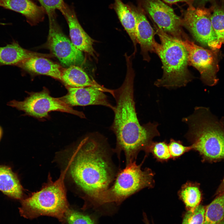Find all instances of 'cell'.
Instances as JSON below:
<instances>
[{"instance_id": "25", "label": "cell", "mask_w": 224, "mask_h": 224, "mask_svg": "<svg viewBox=\"0 0 224 224\" xmlns=\"http://www.w3.org/2000/svg\"><path fill=\"white\" fill-rule=\"evenodd\" d=\"M205 211L204 207L199 205L194 209L189 210L182 224H204Z\"/></svg>"}, {"instance_id": "24", "label": "cell", "mask_w": 224, "mask_h": 224, "mask_svg": "<svg viewBox=\"0 0 224 224\" xmlns=\"http://www.w3.org/2000/svg\"><path fill=\"white\" fill-rule=\"evenodd\" d=\"M149 152L160 161H167L171 158L168 144L165 142H153L148 148L147 153Z\"/></svg>"}, {"instance_id": "21", "label": "cell", "mask_w": 224, "mask_h": 224, "mask_svg": "<svg viewBox=\"0 0 224 224\" xmlns=\"http://www.w3.org/2000/svg\"><path fill=\"white\" fill-rule=\"evenodd\" d=\"M224 218V194L218 195L205 209L204 224H220Z\"/></svg>"}, {"instance_id": "36", "label": "cell", "mask_w": 224, "mask_h": 224, "mask_svg": "<svg viewBox=\"0 0 224 224\" xmlns=\"http://www.w3.org/2000/svg\"><path fill=\"white\" fill-rule=\"evenodd\" d=\"M223 43H224V42H223Z\"/></svg>"}, {"instance_id": "34", "label": "cell", "mask_w": 224, "mask_h": 224, "mask_svg": "<svg viewBox=\"0 0 224 224\" xmlns=\"http://www.w3.org/2000/svg\"><path fill=\"white\" fill-rule=\"evenodd\" d=\"M2 132L1 129V128H0V138H1V135H2Z\"/></svg>"}, {"instance_id": "5", "label": "cell", "mask_w": 224, "mask_h": 224, "mask_svg": "<svg viewBox=\"0 0 224 224\" xmlns=\"http://www.w3.org/2000/svg\"><path fill=\"white\" fill-rule=\"evenodd\" d=\"M155 27L156 33L161 41L156 53L161 61L163 71L162 77L157 80L154 85L168 89L185 86L192 79L188 68V54L185 48L179 40L157 26Z\"/></svg>"}, {"instance_id": "29", "label": "cell", "mask_w": 224, "mask_h": 224, "mask_svg": "<svg viewBox=\"0 0 224 224\" xmlns=\"http://www.w3.org/2000/svg\"><path fill=\"white\" fill-rule=\"evenodd\" d=\"M166 3L170 4H175L178 2H185L189 6L193 5L194 0H162Z\"/></svg>"}, {"instance_id": "16", "label": "cell", "mask_w": 224, "mask_h": 224, "mask_svg": "<svg viewBox=\"0 0 224 224\" xmlns=\"http://www.w3.org/2000/svg\"><path fill=\"white\" fill-rule=\"evenodd\" d=\"M17 66L32 73L46 75L62 80V67L46 57H32L21 62Z\"/></svg>"}, {"instance_id": "6", "label": "cell", "mask_w": 224, "mask_h": 224, "mask_svg": "<svg viewBox=\"0 0 224 224\" xmlns=\"http://www.w3.org/2000/svg\"><path fill=\"white\" fill-rule=\"evenodd\" d=\"M141 165L135 161L127 164L117 174L114 184L102 194L100 205L112 203L119 204L140 190L153 187V173L148 168L142 170Z\"/></svg>"}, {"instance_id": "9", "label": "cell", "mask_w": 224, "mask_h": 224, "mask_svg": "<svg viewBox=\"0 0 224 224\" xmlns=\"http://www.w3.org/2000/svg\"><path fill=\"white\" fill-rule=\"evenodd\" d=\"M183 26L201 44L214 50L218 49L216 36L212 27L210 9L203 7L189 6L182 12Z\"/></svg>"}, {"instance_id": "26", "label": "cell", "mask_w": 224, "mask_h": 224, "mask_svg": "<svg viewBox=\"0 0 224 224\" xmlns=\"http://www.w3.org/2000/svg\"><path fill=\"white\" fill-rule=\"evenodd\" d=\"M66 221L68 224H96L90 216L70 209L66 215Z\"/></svg>"}, {"instance_id": "11", "label": "cell", "mask_w": 224, "mask_h": 224, "mask_svg": "<svg viewBox=\"0 0 224 224\" xmlns=\"http://www.w3.org/2000/svg\"><path fill=\"white\" fill-rule=\"evenodd\" d=\"M179 40L187 51L188 64L198 71L203 82L210 86L216 85L218 66L214 52L196 45L187 37Z\"/></svg>"}, {"instance_id": "22", "label": "cell", "mask_w": 224, "mask_h": 224, "mask_svg": "<svg viewBox=\"0 0 224 224\" xmlns=\"http://www.w3.org/2000/svg\"><path fill=\"white\" fill-rule=\"evenodd\" d=\"M179 194L189 210L194 209L198 206L201 200V193L198 187L191 182L184 184Z\"/></svg>"}, {"instance_id": "35", "label": "cell", "mask_w": 224, "mask_h": 224, "mask_svg": "<svg viewBox=\"0 0 224 224\" xmlns=\"http://www.w3.org/2000/svg\"><path fill=\"white\" fill-rule=\"evenodd\" d=\"M220 224H224V220H223Z\"/></svg>"}, {"instance_id": "32", "label": "cell", "mask_w": 224, "mask_h": 224, "mask_svg": "<svg viewBox=\"0 0 224 224\" xmlns=\"http://www.w3.org/2000/svg\"><path fill=\"white\" fill-rule=\"evenodd\" d=\"M219 120L220 123L224 128V116L221 117Z\"/></svg>"}, {"instance_id": "4", "label": "cell", "mask_w": 224, "mask_h": 224, "mask_svg": "<svg viewBox=\"0 0 224 224\" xmlns=\"http://www.w3.org/2000/svg\"><path fill=\"white\" fill-rule=\"evenodd\" d=\"M66 172L64 169L55 181L52 180L49 175L48 182L39 191L21 199L19 208L20 215L27 219L48 216L55 217L62 222L66 221V215L70 209L64 182Z\"/></svg>"}, {"instance_id": "23", "label": "cell", "mask_w": 224, "mask_h": 224, "mask_svg": "<svg viewBox=\"0 0 224 224\" xmlns=\"http://www.w3.org/2000/svg\"><path fill=\"white\" fill-rule=\"evenodd\" d=\"M211 20L215 33L218 49L224 41V7L218 5L211 7Z\"/></svg>"}, {"instance_id": "12", "label": "cell", "mask_w": 224, "mask_h": 224, "mask_svg": "<svg viewBox=\"0 0 224 224\" xmlns=\"http://www.w3.org/2000/svg\"><path fill=\"white\" fill-rule=\"evenodd\" d=\"M67 87V93L59 98L70 107L101 105L109 107L113 111L114 109V106L110 103L104 93L106 92L111 95L113 90L94 86Z\"/></svg>"}, {"instance_id": "3", "label": "cell", "mask_w": 224, "mask_h": 224, "mask_svg": "<svg viewBox=\"0 0 224 224\" xmlns=\"http://www.w3.org/2000/svg\"><path fill=\"white\" fill-rule=\"evenodd\" d=\"M182 121L188 126L185 137L192 149L209 160L224 158V128L209 108L196 107Z\"/></svg>"}, {"instance_id": "30", "label": "cell", "mask_w": 224, "mask_h": 224, "mask_svg": "<svg viewBox=\"0 0 224 224\" xmlns=\"http://www.w3.org/2000/svg\"><path fill=\"white\" fill-rule=\"evenodd\" d=\"M224 194V178L217 191L218 195Z\"/></svg>"}, {"instance_id": "15", "label": "cell", "mask_w": 224, "mask_h": 224, "mask_svg": "<svg viewBox=\"0 0 224 224\" xmlns=\"http://www.w3.org/2000/svg\"><path fill=\"white\" fill-rule=\"evenodd\" d=\"M0 6L21 14L31 25L42 21L46 13L41 6L31 0H0Z\"/></svg>"}, {"instance_id": "13", "label": "cell", "mask_w": 224, "mask_h": 224, "mask_svg": "<svg viewBox=\"0 0 224 224\" xmlns=\"http://www.w3.org/2000/svg\"><path fill=\"white\" fill-rule=\"evenodd\" d=\"M128 4L136 18L135 35L137 43L140 45L143 59L149 61L150 60L149 53H156L159 45L155 39L156 32L142 9L131 3H128Z\"/></svg>"}, {"instance_id": "10", "label": "cell", "mask_w": 224, "mask_h": 224, "mask_svg": "<svg viewBox=\"0 0 224 224\" xmlns=\"http://www.w3.org/2000/svg\"><path fill=\"white\" fill-rule=\"evenodd\" d=\"M137 2L138 6L152 19L159 28L179 40L187 37L182 30L181 18L162 1L137 0Z\"/></svg>"}, {"instance_id": "20", "label": "cell", "mask_w": 224, "mask_h": 224, "mask_svg": "<svg viewBox=\"0 0 224 224\" xmlns=\"http://www.w3.org/2000/svg\"><path fill=\"white\" fill-rule=\"evenodd\" d=\"M112 7L125 30L132 40L136 50L138 43L135 35L136 19L135 16L128 4L124 3L121 0H114Z\"/></svg>"}, {"instance_id": "1", "label": "cell", "mask_w": 224, "mask_h": 224, "mask_svg": "<svg viewBox=\"0 0 224 224\" xmlns=\"http://www.w3.org/2000/svg\"><path fill=\"white\" fill-rule=\"evenodd\" d=\"M105 139L97 134L85 137L76 146L65 167L84 197L99 206L102 194L114 179L116 172Z\"/></svg>"}, {"instance_id": "2", "label": "cell", "mask_w": 224, "mask_h": 224, "mask_svg": "<svg viewBox=\"0 0 224 224\" xmlns=\"http://www.w3.org/2000/svg\"><path fill=\"white\" fill-rule=\"evenodd\" d=\"M124 81L119 88L113 90L111 95L116 105L114 118L110 127L116 138L115 151L124 152L126 165L135 161L141 150L147 152L153 139L159 136L156 122L141 125L136 111L134 99V73L132 64L128 63Z\"/></svg>"}, {"instance_id": "8", "label": "cell", "mask_w": 224, "mask_h": 224, "mask_svg": "<svg viewBox=\"0 0 224 224\" xmlns=\"http://www.w3.org/2000/svg\"><path fill=\"white\" fill-rule=\"evenodd\" d=\"M47 15L49 31L46 47L64 66L69 67L81 64L84 60L82 52L78 49L63 33L56 20V13Z\"/></svg>"}, {"instance_id": "19", "label": "cell", "mask_w": 224, "mask_h": 224, "mask_svg": "<svg viewBox=\"0 0 224 224\" xmlns=\"http://www.w3.org/2000/svg\"><path fill=\"white\" fill-rule=\"evenodd\" d=\"M0 191L12 198L22 199L23 189L17 175L10 167L0 165Z\"/></svg>"}, {"instance_id": "18", "label": "cell", "mask_w": 224, "mask_h": 224, "mask_svg": "<svg viewBox=\"0 0 224 224\" xmlns=\"http://www.w3.org/2000/svg\"><path fill=\"white\" fill-rule=\"evenodd\" d=\"M61 77V81L67 87L94 86L103 89L106 88L90 77L84 70L78 66L72 65L63 69Z\"/></svg>"}, {"instance_id": "17", "label": "cell", "mask_w": 224, "mask_h": 224, "mask_svg": "<svg viewBox=\"0 0 224 224\" xmlns=\"http://www.w3.org/2000/svg\"><path fill=\"white\" fill-rule=\"evenodd\" d=\"M35 56L46 58L54 57L51 54L40 53L26 49L16 41L6 46L0 47V66H17L25 60Z\"/></svg>"}, {"instance_id": "31", "label": "cell", "mask_w": 224, "mask_h": 224, "mask_svg": "<svg viewBox=\"0 0 224 224\" xmlns=\"http://www.w3.org/2000/svg\"><path fill=\"white\" fill-rule=\"evenodd\" d=\"M213 0H194V2L197 4L198 5V7H202L206 2Z\"/></svg>"}, {"instance_id": "27", "label": "cell", "mask_w": 224, "mask_h": 224, "mask_svg": "<svg viewBox=\"0 0 224 224\" xmlns=\"http://www.w3.org/2000/svg\"><path fill=\"white\" fill-rule=\"evenodd\" d=\"M168 146L171 158L174 159L178 157L185 152L192 150L190 146H185L180 141L172 139L170 140Z\"/></svg>"}, {"instance_id": "28", "label": "cell", "mask_w": 224, "mask_h": 224, "mask_svg": "<svg viewBox=\"0 0 224 224\" xmlns=\"http://www.w3.org/2000/svg\"><path fill=\"white\" fill-rule=\"evenodd\" d=\"M44 9L46 14L56 13L55 10H59L65 2L63 0H37Z\"/></svg>"}, {"instance_id": "7", "label": "cell", "mask_w": 224, "mask_h": 224, "mask_svg": "<svg viewBox=\"0 0 224 224\" xmlns=\"http://www.w3.org/2000/svg\"><path fill=\"white\" fill-rule=\"evenodd\" d=\"M8 105L23 111L30 116L39 119L47 118L49 113L58 111L72 114L82 118H85L82 112L74 110L59 98L52 96L45 87L40 91L30 93L22 101L12 100Z\"/></svg>"}, {"instance_id": "33", "label": "cell", "mask_w": 224, "mask_h": 224, "mask_svg": "<svg viewBox=\"0 0 224 224\" xmlns=\"http://www.w3.org/2000/svg\"><path fill=\"white\" fill-rule=\"evenodd\" d=\"M6 24H7L3 23L0 22V25H6Z\"/></svg>"}, {"instance_id": "14", "label": "cell", "mask_w": 224, "mask_h": 224, "mask_svg": "<svg viewBox=\"0 0 224 224\" xmlns=\"http://www.w3.org/2000/svg\"><path fill=\"white\" fill-rule=\"evenodd\" d=\"M59 11L68 24L71 40L73 45L82 52L95 56V52L93 47L94 40L81 26L73 6L65 2Z\"/></svg>"}]
</instances>
